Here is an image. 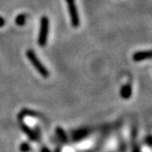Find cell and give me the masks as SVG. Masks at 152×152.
<instances>
[{
    "instance_id": "4fadbf2b",
    "label": "cell",
    "mask_w": 152,
    "mask_h": 152,
    "mask_svg": "<svg viewBox=\"0 0 152 152\" xmlns=\"http://www.w3.org/2000/svg\"><path fill=\"white\" fill-rule=\"evenodd\" d=\"M133 152H140V151H139V149H138V148H135V149L133 150Z\"/></svg>"
},
{
    "instance_id": "8fae6325",
    "label": "cell",
    "mask_w": 152,
    "mask_h": 152,
    "mask_svg": "<svg viewBox=\"0 0 152 152\" xmlns=\"http://www.w3.org/2000/svg\"><path fill=\"white\" fill-rule=\"evenodd\" d=\"M4 24H5V20L0 17V27H2V26H4Z\"/></svg>"
},
{
    "instance_id": "30bf717a",
    "label": "cell",
    "mask_w": 152,
    "mask_h": 152,
    "mask_svg": "<svg viewBox=\"0 0 152 152\" xmlns=\"http://www.w3.org/2000/svg\"><path fill=\"white\" fill-rule=\"evenodd\" d=\"M19 149L21 152H28L30 150V146L28 143H23V144H21Z\"/></svg>"
},
{
    "instance_id": "6da1fadb",
    "label": "cell",
    "mask_w": 152,
    "mask_h": 152,
    "mask_svg": "<svg viewBox=\"0 0 152 152\" xmlns=\"http://www.w3.org/2000/svg\"><path fill=\"white\" fill-rule=\"evenodd\" d=\"M26 55L28 57V59L29 60V61L31 62V64L33 65L34 68L38 71V72L43 76V77H49L50 72L49 71L45 68V66L41 63V61H39V59L38 58L37 54L32 50H28L26 52Z\"/></svg>"
},
{
    "instance_id": "7a4b0ae2",
    "label": "cell",
    "mask_w": 152,
    "mask_h": 152,
    "mask_svg": "<svg viewBox=\"0 0 152 152\" xmlns=\"http://www.w3.org/2000/svg\"><path fill=\"white\" fill-rule=\"evenodd\" d=\"M49 33V19L47 17H42L40 18V28H39V33L38 42L40 47H44L47 43Z\"/></svg>"
},
{
    "instance_id": "5b68a950",
    "label": "cell",
    "mask_w": 152,
    "mask_h": 152,
    "mask_svg": "<svg viewBox=\"0 0 152 152\" xmlns=\"http://www.w3.org/2000/svg\"><path fill=\"white\" fill-rule=\"evenodd\" d=\"M21 128H22V130L24 131V133L31 139V140H33V141H35V140H37V136H36V133H35V131H33L32 129H30L28 126H26L24 123H21Z\"/></svg>"
},
{
    "instance_id": "ba28073f",
    "label": "cell",
    "mask_w": 152,
    "mask_h": 152,
    "mask_svg": "<svg viewBox=\"0 0 152 152\" xmlns=\"http://www.w3.org/2000/svg\"><path fill=\"white\" fill-rule=\"evenodd\" d=\"M26 22V16L23 14H20L16 18V23L18 26H23Z\"/></svg>"
},
{
    "instance_id": "8992f818",
    "label": "cell",
    "mask_w": 152,
    "mask_h": 152,
    "mask_svg": "<svg viewBox=\"0 0 152 152\" xmlns=\"http://www.w3.org/2000/svg\"><path fill=\"white\" fill-rule=\"evenodd\" d=\"M131 94H132V88H131V85L130 84L124 85L120 91L121 97L124 99H128L129 97L131 96Z\"/></svg>"
},
{
    "instance_id": "9c48e42d",
    "label": "cell",
    "mask_w": 152,
    "mask_h": 152,
    "mask_svg": "<svg viewBox=\"0 0 152 152\" xmlns=\"http://www.w3.org/2000/svg\"><path fill=\"white\" fill-rule=\"evenodd\" d=\"M88 134V131L86 129H83V130H79V131H77L75 134H74V137L76 139H79V138H82L84 136H86Z\"/></svg>"
},
{
    "instance_id": "7c38bea8",
    "label": "cell",
    "mask_w": 152,
    "mask_h": 152,
    "mask_svg": "<svg viewBox=\"0 0 152 152\" xmlns=\"http://www.w3.org/2000/svg\"><path fill=\"white\" fill-rule=\"evenodd\" d=\"M41 152H50L47 148H42L41 149Z\"/></svg>"
},
{
    "instance_id": "277c9868",
    "label": "cell",
    "mask_w": 152,
    "mask_h": 152,
    "mask_svg": "<svg viewBox=\"0 0 152 152\" xmlns=\"http://www.w3.org/2000/svg\"><path fill=\"white\" fill-rule=\"evenodd\" d=\"M151 58V51L145 50V51H138L136 52L133 55V60L135 61H141L144 60H148Z\"/></svg>"
},
{
    "instance_id": "3957f363",
    "label": "cell",
    "mask_w": 152,
    "mask_h": 152,
    "mask_svg": "<svg viewBox=\"0 0 152 152\" xmlns=\"http://www.w3.org/2000/svg\"><path fill=\"white\" fill-rule=\"evenodd\" d=\"M66 2H67V6H68V10H69L72 25L74 28H77L80 26V18H79L77 8H76L75 1L74 0H66Z\"/></svg>"
},
{
    "instance_id": "52a82bcc",
    "label": "cell",
    "mask_w": 152,
    "mask_h": 152,
    "mask_svg": "<svg viewBox=\"0 0 152 152\" xmlns=\"http://www.w3.org/2000/svg\"><path fill=\"white\" fill-rule=\"evenodd\" d=\"M56 133H57L59 138L62 141V142H67V141H68L67 136H66L65 132L63 131V130H62L61 127H57V128H56Z\"/></svg>"
}]
</instances>
